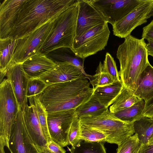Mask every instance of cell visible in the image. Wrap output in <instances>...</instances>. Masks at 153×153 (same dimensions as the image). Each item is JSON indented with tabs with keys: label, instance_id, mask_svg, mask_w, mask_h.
<instances>
[{
	"label": "cell",
	"instance_id": "cell-1",
	"mask_svg": "<svg viewBox=\"0 0 153 153\" xmlns=\"http://www.w3.org/2000/svg\"><path fill=\"white\" fill-rule=\"evenodd\" d=\"M77 0H26L9 37L22 38L53 22Z\"/></svg>",
	"mask_w": 153,
	"mask_h": 153
},
{
	"label": "cell",
	"instance_id": "cell-2",
	"mask_svg": "<svg viewBox=\"0 0 153 153\" xmlns=\"http://www.w3.org/2000/svg\"><path fill=\"white\" fill-rule=\"evenodd\" d=\"M85 77L48 86L39 95L48 113L75 109L88 100L94 89Z\"/></svg>",
	"mask_w": 153,
	"mask_h": 153
},
{
	"label": "cell",
	"instance_id": "cell-3",
	"mask_svg": "<svg viewBox=\"0 0 153 153\" xmlns=\"http://www.w3.org/2000/svg\"><path fill=\"white\" fill-rule=\"evenodd\" d=\"M148 56L144 39L131 35L125 38L116 53L120 65L119 75L124 87L135 91L141 74L150 64Z\"/></svg>",
	"mask_w": 153,
	"mask_h": 153
},
{
	"label": "cell",
	"instance_id": "cell-4",
	"mask_svg": "<svg viewBox=\"0 0 153 153\" xmlns=\"http://www.w3.org/2000/svg\"><path fill=\"white\" fill-rule=\"evenodd\" d=\"M78 7L77 0L52 22V27L40 52L46 54L56 49L71 48L75 34Z\"/></svg>",
	"mask_w": 153,
	"mask_h": 153
},
{
	"label": "cell",
	"instance_id": "cell-5",
	"mask_svg": "<svg viewBox=\"0 0 153 153\" xmlns=\"http://www.w3.org/2000/svg\"><path fill=\"white\" fill-rule=\"evenodd\" d=\"M79 119L81 124L95 128L108 134L111 143L118 146L134 134L133 123L119 120L108 108L98 115Z\"/></svg>",
	"mask_w": 153,
	"mask_h": 153
},
{
	"label": "cell",
	"instance_id": "cell-6",
	"mask_svg": "<svg viewBox=\"0 0 153 153\" xmlns=\"http://www.w3.org/2000/svg\"><path fill=\"white\" fill-rule=\"evenodd\" d=\"M20 108L10 82L4 79L0 84V144L8 148L11 128Z\"/></svg>",
	"mask_w": 153,
	"mask_h": 153
},
{
	"label": "cell",
	"instance_id": "cell-7",
	"mask_svg": "<svg viewBox=\"0 0 153 153\" xmlns=\"http://www.w3.org/2000/svg\"><path fill=\"white\" fill-rule=\"evenodd\" d=\"M108 23L98 25L74 38L71 48L76 56L85 59L105 49L110 34Z\"/></svg>",
	"mask_w": 153,
	"mask_h": 153
},
{
	"label": "cell",
	"instance_id": "cell-8",
	"mask_svg": "<svg viewBox=\"0 0 153 153\" xmlns=\"http://www.w3.org/2000/svg\"><path fill=\"white\" fill-rule=\"evenodd\" d=\"M153 16V0H142L130 13L112 25L113 34L125 38Z\"/></svg>",
	"mask_w": 153,
	"mask_h": 153
},
{
	"label": "cell",
	"instance_id": "cell-9",
	"mask_svg": "<svg viewBox=\"0 0 153 153\" xmlns=\"http://www.w3.org/2000/svg\"><path fill=\"white\" fill-rule=\"evenodd\" d=\"M52 22H47L21 38L13 56L14 63H22L29 58L40 53L51 29Z\"/></svg>",
	"mask_w": 153,
	"mask_h": 153
},
{
	"label": "cell",
	"instance_id": "cell-10",
	"mask_svg": "<svg viewBox=\"0 0 153 153\" xmlns=\"http://www.w3.org/2000/svg\"><path fill=\"white\" fill-rule=\"evenodd\" d=\"M75 115V109L48 113L47 124L51 138L63 147L68 145L70 129Z\"/></svg>",
	"mask_w": 153,
	"mask_h": 153
},
{
	"label": "cell",
	"instance_id": "cell-11",
	"mask_svg": "<svg viewBox=\"0 0 153 153\" xmlns=\"http://www.w3.org/2000/svg\"><path fill=\"white\" fill-rule=\"evenodd\" d=\"M142 0H90L106 22L113 25L137 6Z\"/></svg>",
	"mask_w": 153,
	"mask_h": 153
},
{
	"label": "cell",
	"instance_id": "cell-12",
	"mask_svg": "<svg viewBox=\"0 0 153 153\" xmlns=\"http://www.w3.org/2000/svg\"><path fill=\"white\" fill-rule=\"evenodd\" d=\"M11 153H41L36 148L26 129L20 108L11 128L8 142Z\"/></svg>",
	"mask_w": 153,
	"mask_h": 153
},
{
	"label": "cell",
	"instance_id": "cell-13",
	"mask_svg": "<svg viewBox=\"0 0 153 153\" xmlns=\"http://www.w3.org/2000/svg\"><path fill=\"white\" fill-rule=\"evenodd\" d=\"M77 4L78 9L75 38L98 25L107 22L100 12L88 0H77Z\"/></svg>",
	"mask_w": 153,
	"mask_h": 153
},
{
	"label": "cell",
	"instance_id": "cell-14",
	"mask_svg": "<svg viewBox=\"0 0 153 153\" xmlns=\"http://www.w3.org/2000/svg\"><path fill=\"white\" fill-rule=\"evenodd\" d=\"M26 0H4L0 5V39L9 36Z\"/></svg>",
	"mask_w": 153,
	"mask_h": 153
},
{
	"label": "cell",
	"instance_id": "cell-15",
	"mask_svg": "<svg viewBox=\"0 0 153 153\" xmlns=\"http://www.w3.org/2000/svg\"><path fill=\"white\" fill-rule=\"evenodd\" d=\"M29 105L27 104L22 110L25 125L30 138L39 151L43 153L47 142L43 134L38 117L35 106L31 97L28 98Z\"/></svg>",
	"mask_w": 153,
	"mask_h": 153
},
{
	"label": "cell",
	"instance_id": "cell-16",
	"mask_svg": "<svg viewBox=\"0 0 153 153\" xmlns=\"http://www.w3.org/2000/svg\"><path fill=\"white\" fill-rule=\"evenodd\" d=\"M52 69L38 78L47 86L52 84L72 81L85 77L79 68L66 62H56Z\"/></svg>",
	"mask_w": 153,
	"mask_h": 153
},
{
	"label": "cell",
	"instance_id": "cell-17",
	"mask_svg": "<svg viewBox=\"0 0 153 153\" xmlns=\"http://www.w3.org/2000/svg\"><path fill=\"white\" fill-rule=\"evenodd\" d=\"M22 63H14L8 68L6 76L10 82L21 108L23 110L27 104V84L29 80L25 72Z\"/></svg>",
	"mask_w": 153,
	"mask_h": 153
},
{
	"label": "cell",
	"instance_id": "cell-18",
	"mask_svg": "<svg viewBox=\"0 0 153 153\" xmlns=\"http://www.w3.org/2000/svg\"><path fill=\"white\" fill-rule=\"evenodd\" d=\"M22 64L25 72L30 79L39 78L56 64L46 55L40 53L29 58Z\"/></svg>",
	"mask_w": 153,
	"mask_h": 153
},
{
	"label": "cell",
	"instance_id": "cell-19",
	"mask_svg": "<svg viewBox=\"0 0 153 153\" xmlns=\"http://www.w3.org/2000/svg\"><path fill=\"white\" fill-rule=\"evenodd\" d=\"M21 38L9 37L0 39V80L6 76L10 67L14 63L13 56Z\"/></svg>",
	"mask_w": 153,
	"mask_h": 153
},
{
	"label": "cell",
	"instance_id": "cell-20",
	"mask_svg": "<svg viewBox=\"0 0 153 153\" xmlns=\"http://www.w3.org/2000/svg\"><path fill=\"white\" fill-rule=\"evenodd\" d=\"M124 86L121 81L98 87L94 89L92 96L106 108L112 105L120 94Z\"/></svg>",
	"mask_w": 153,
	"mask_h": 153
},
{
	"label": "cell",
	"instance_id": "cell-21",
	"mask_svg": "<svg viewBox=\"0 0 153 153\" xmlns=\"http://www.w3.org/2000/svg\"><path fill=\"white\" fill-rule=\"evenodd\" d=\"M46 56L54 62H66L70 63L79 68L83 74L90 80L91 76L87 74L84 69L83 59L76 56L71 48H59L51 51Z\"/></svg>",
	"mask_w": 153,
	"mask_h": 153
},
{
	"label": "cell",
	"instance_id": "cell-22",
	"mask_svg": "<svg viewBox=\"0 0 153 153\" xmlns=\"http://www.w3.org/2000/svg\"><path fill=\"white\" fill-rule=\"evenodd\" d=\"M134 93L145 102L153 96V67L150 64L141 74Z\"/></svg>",
	"mask_w": 153,
	"mask_h": 153
},
{
	"label": "cell",
	"instance_id": "cell-23",
	"mask_svg": "<svg viewBox=\"0 0 153 153\" xmlns=\"http://www.w3.org/2000/svg\"><path fill=\"white\" fill-rule=\"evenodd\" d=\"M141 100L131 90L124 86L120 94L109 107L113 113L129 107Z\"/></svg>",
	"mask_w": 153,
	"mask_h": 153
},
{
	"label": "cell",
	"instance_id": "cell-24",
	"mask_svg": "<svg viewBox=\"0 0 153 153\" xmlns=\"http://www.w3.org/2000/svg\"><path fill=\"white\" fill-rule=\"evenodd\" d=\"M134 134L141 144H147L153 133V117L143 116L133 123Z\"/></svg>",
	"mask_w": 153,
	"mask_h": 153
},
{
	"label": "cell",
	"instance_id": "cell-25",
	"mask_svg": "<svg viewBox=\"0 0 153 153\" xmlns=\"http://www.w3.org/2000/svg\"><path fill=\"white\" fill-rule=\"evenodd\" d=\"M108 108L101 104L92 96L88 100L80 105L75 110L76 115L80 119L98 115Z\"/></svg>",
	"mask_w": 153,
	"mask_h": 153
},
{
	"label": "cell",
	"instance_id": "cell-26",
	"mask_svg": "<svg viewBox=\"0 0 153 153\" xmlns=\"http://www.w3.org/2000/svg\"><path fill=\"white\" fill-rule=\"evenodd\" d=\"M145 106V102L141 100L132 106L113 113L119 120L130 123L143 116V112Z\"/></svg>",
	"mask_w": 153,
	"mask_h": 153
},
{
	"label": "cell",
	"instance_id": "cell-27",
	"mask_svg": "<svg viewBox=\"0 0 153 153\" xmlns=\"http://www.w3.org/2000/svg\"><path fill=\"white\" fill-rule=\"evenodd\" d=\"M81 140L89 142H107L111 143L109 136L95 129L81 123Z\"/></svg>",
	"mask_w": 153,
	"mask_h": 153
},
{
	"label": "cell",
	"instance_id": "cell-28",
	"mask_svg": "<svg viewBox=\"0 0 153 153\" xmlns=\"http://www.w3.org/2000/svg\"><path fill=\"white\" fill-rule=\"evenodd\" d=\"M71 153H106L103 143L80 141L69 149Z\"/></svg>",
	"mask_w": 153,
	"mask_h": 153
},
{
	"label": "cell",
	"instance_id": "cell-29",
	"mask_svg": "<svg viewBox=\"0 0 153 153\" xmlns=\"http://www.w3.org/2000/svg\"><path fill=\"white\" fill-rule=\"evenodd\" d=\"M39 95L31 97L35 106L38 117L43 134L47 143L51 139L47 124L48 113L41 102Z\"/></svg>",
	"mask_w": 153,
	"mask_h": 153
},
{
	"label": "cell",
	"instance_id": "cell-30",
	"mask_svg": "<svg viewBox=\"0 0 153 153\" xmlns=\"http://www.w3.org/2000/svg\"><path fill=\"white\" fill-rule=\"evenodd\" d=\"M89 80L94 89L98 87L112 84L114 82L110 76L103 69L101 62L97 67L95 74L92 76Z\"/></svg>",
	"mask_w": 153,
	"mask_h": 153
},
{
	"label": "cell",
	"instance_id": "cell-31",
	"mask_svg": "<svg viewBox=\"0 0 153 153\" xmlns=\"http://www.w3.org/2000/svg\"><path fill=\"white\" fill-rule=\"evenodd\" d=\"M141 145L137 134H134L118 146L117 153H138Z\"/></svg>",
	"mask_w": 153,
	"mask_h": 153
},
{
	"label": "cell",
	"instance_id": "cell-32",
	"mask_svg": "<svg viewBox=\"0 0 153 153\" xmlns=\"http://www.w3.org/2000/svg\"><path fill=\"white\" fill-rule=\"evenodd\" d=\"M102 68L114 82L120 81L116 62L113 57L108 53L105 54V59L102 64Z\"/></svg>",
	"mask_w": 153,
	"mask_h": 153
},
{
	"label": "cell",
	"instance_id": "cell-33",
	"mask_svg": "<svg viewBox=\"0 0 153 153\" xmlns=\"http://www.w3.org/2000/svg\"><path fill=\"white\" fill-rule=\"evenodd\" d=\"M80 126V119L76 114L70 129L68 138V145L74 146L81 140Z\"/></svg>",
	"mask_w": 153,
	"mask_h": 153
},
{
	"label": "cell",
	"instance_id": "cell-34",
	"mask_svg": "<svg viewBox=\"0 0 153 153\" xmlns=\"http://www.w3.org/2000/svg\"><path fill=\"white\" fill-rule=\"evenodd\" d=\"M48 86L42 80L38 78L29 80L27 86L26 96L27 98L39 95Z\"/></svg>",
	"mask_w": 153,
	"mask_h": 153
},
{
	"label": "cell",
	"instance_id": "cell-35",
	"mask_svg": "<svg viewBox=\"0 0 153 153\" xmlns=\"http://www.w3.org/2000/svg\"><path fill=\"white\" fill-rule=\"evenodd\" d=\"M63 148L51 139L47 142L42 153H66V151Z\"/></svg>",
	"mask_w": 153,
	"mask_h": 153
},
{
	"label": "cell",
	"instance_id": "cell-36",
	"mask_svg": "<svg viewBox=\"0 0 153 153\" xmlns=\"http://www.w3.org/2000/svg\"><path fill=\"white\" fill-rule=\"evenodd\" d=\"M143 115L148 117H153V96L145 102Z\"/></svg>",
	"mask_w": 153,
	"mask_h": 153
},
{
	"label": "cell",
	"instance_id": "cell-37",
	"mask_svg": "<svg viewBox=\"0 0 153 153\" xmlns=\"http://www.w3.org/2000/svg\"><path fill=\"white\" fill-rule=\"evenodd\" d=\"M142 37L144 39H153V20L143 28Z\"/></svg>",
	"mask_w": 153,
	"mask_h": 153
},
{
	"label": "cell",
	"instance_id": "cell-38",
	"mask_svg": "<svg viewBox=\"0 0 153 153\" xmlns=\"http://www.w3.org/2000/svg\"><path fill=\"white\" fill-rule=\"evenodd\" d=\"M138 153H153V145L141 144Z\"/></svg>",
	"mask_w": 153,
	"mask_h": 153
},
{
	"label": "cell",
	"instance_id": "cell-39",
	"mask_svg": "<svg viewBox=\"0 0 153 153\" xmlns=\"http://www.w3.org/2000/svg\"><path fill=\"white\" fill-rule=\"evenodd\" d=\"M147 40L148 42L146 46L148 55L153 57V39H149Z\"/></svg>",
	"mask_w": 153,
	"mask_h": 153
},
{
	"label": "cell",
	"instance_id": "cell-40",
	"mask_svg": "<svg viewBox=\"0 0 153 153\" xmlns=\"http://www.w3.org/2000/svg\"><path fill=\"white\" fill-rule=\"evenodd\" d=\"M148 144H149L153 145V138L150 139L149 140Z\"/></svg>",
	"mask_w": 153,
	"mask_h": 153
},
{
	"label": "cell",
	"instance_id": "cell-41",
	"mask_svg": "<svg viewBox=\"0 0 153 153\" xmlns=\"http://www.w3.org/2000/svg\"><path fill=\"white\" fill-rule=\"evenodd\" d=\"M153 138V134H152V136L150 139H151V138Z\"/></svg>",
	"mask_w": 153,
	"mask_h": 153
}]
</instances>
